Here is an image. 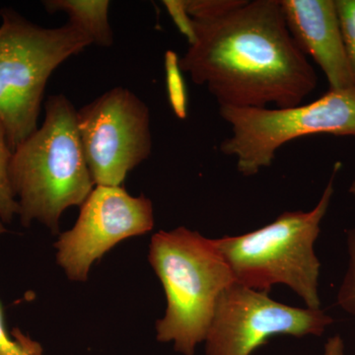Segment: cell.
Here are the masks:
<instances>
[{"instance_id":"cell-8","label":"cell","mask_w":355,"mask_h":355,"mask_svg":"<svg viewBox=\"0 0 355 355\" xmlns=\"http://www.w3.org/2000/svg\"><path fill=\"white\" fill-rule=\"evenodd\" d=\"M335 322L322 309L292 307L273 300L270 292L233 284L217 301L207 355H252L273 336H320Z\"/></svg>"},{"instance_id":"cell-7","label":"cell","mask_w":355,"mask_h":355,"mask_svg":"<svg viewBox=\"0 0 355 355\" xmlns=\"http://www.w3.org/2000/svg\"><path fill=\"white\" fill-rule=\"evenodd\" d=\"M76 121L95 186L121 187L150 156V112L128 89L107 91L78 110Z\"/></svg>"},{"instance_id":"cell-12","label":"cell","mask_w":355,"mask_h":355,"mask_svg":"<svg viewBox=\"0 0 355 355\" xmlns=\"http://www.w3.org/2000/svg\"><path fill=\"white\" fill-rule=\"evenodd\" d=\"M13 151L9 147L6 128L0 121V220L9 223L19 214V205L14 196L9 179V165Z\"/></svg>"},{"instance_id":"cell-13","label":"cell","mask_w":355,"mask_h":355,"mask_svg":"<svg viewBox=\"0 0 355 355\" xmlns=\"http://www.w3.org/2000/svg\"><path fill=\"white\" fill-rule=\"evenodd\" d=\"M166 79L170 103L178 118L187 116V93L180 67V60L175 51H168L165 55Z\"/></svg>"},{"instance_id":"cell-1","label":"cell","mask_w":355,"mask_h":355,"mask_svg":"<svg viewBox=\"0 0 355 355\" xmlns=\"http://www.w3.org/2000/svg\"><path fill=\"white\" fill-rule=\"evenodd\" d=\"M193 22L195 40L180 67L219 108H291L316 89V71L292 38L279 0H241Z\"/></svg>"},{"instance_id":"cell-19","label":"cell","mask_w":355,"mask_h":355,"mask_svg":"<svg viewBox=\"0 0 355 355\" xmlns=\"http://www.w3.org/2000/svg\"><path fill=\"white\" fill-rule=\"evenodd\" d=\"M349 193L352 197L355 198V179L354 180V182H352V184H350Z\"/></svg>"},{"instance_id":"cell-18","label":"cell","mask_w":355,"mask_h":355,"mask_svg":"<svg viewBox=\"0 0 355 355\" xmlns=\"http://www.w3.org/2000/svg\"><path fill=\"white\" fill-rule=\"evenodd\" d=\"M323 355H345V345L342 336L336 335L324 343Z\"/></svg>"},{"instance_id":"cell-5","label":"cell","mask_w":355,"mask_h":355,"mask_svg":"<svg viewBox=\"0 0 355 355\" xmlns=\"http://www.w3.org/2000/svg\"><path fill=\"white\" fill-rule=\"evenodd\" d=\"M0 26V121L14 151L38 130L46 83L72 55L93 44L69 24L40 27L9 9Z\"/></svg>"},{"instance_id":"cell-4","label":"cell","mask_w":355,"mask_h":355,"mask_svg":"<svg viewBox=\"0 0 355 355\" xmlns=\"http://www.w3.org/2000/svg\"><path fill=\"white\" fill-rule=\"evenodd\" d=\"M340 168L336 163L321 198L310 211H286L252 232L214 239L236 284L268 292L275 284H284L302 298L307 308L321 309V263L315 243L335 193Z\"/></svg>"},{"instance_id":"cell-17","label":"cell","mask_w":355,"mask_h":355,"mask_svg":"<svg viewBox=\"0 0 355 355\" xmlns=\"http://www.w3.org/2000/svg\"><path fill=\"white\" fill-rule=\"evenodd\" d=\"M164 6L180 31L188 38L189 44L193 43L195 40V29H193V19L187 12L184 1L167 0V1H164Z\"/></svg>"},{"instance_id":"cell-15","label":"cell","mask_w":355,"mask_h":355,"mask_svg":"<svg viewBox=\"0 0 355 355\" xmlns=\"http://www.w3.org/2000/svg\"><path fill=\"white\" fill-rule=\"evenodd\" d=\"M2 221L0 220V234L6 232ZM0 355H43L38 343L32 342L22 334L9 336L4 324L3 314L0 305Z\"/></svg>"},{"instance_id":"cell-6","label":"cell","mask_w":355,"mask_h":355,"mask_svg":"<svg viewBox=\"0 0 355 355\" xmlns=\"http://www.w3.org/2000/svg\"><path fill=\"white\" fill-rule=\"evenodd\" d=\"M219 114L231 128L220 153L236 159L240 174L252 177L270 167L291 140L318 133L355 137V89L329 90L316 101L291 108L222 107Z\"/></svg>"},{"instance_id":"cell-10","label":"cell","mask_w":355,"mask_h":355,"mask_svg":"<svg viewBox=\"0 0 355 355\" xmlns=\"http://www.w3.org/2000/svg\"><path fill=\"white\" fill-rule=\"evenodd\" d=\"M292 38L328 79L330 90L355 89L336 0H279Z\"/></svg>"},{"instance_id":"cell-9","label":"cell","mask_w":355,"mask_h":355,"mask_svg":"<svg viewBox=\"0 0 355 355\" xmlns=\"http://www.w3.org/2000/svg\"><path fill=\"white\" fill-rule=\"evenodd\" d=\"M154 227L153 205L121 187L96 186L83 203L73 227L55 244L57 263L72 282H87L91 266L116 244Z\"/></svg>"},{"instance_id":"cell-2","label":"cell","mask_w":355,"mask_h":355,"mask_svg":"<svg viewBox=\"0 0 355 355\" xmlns=\"http://www.w3.org/2000/svg\"><path fill=\"white\" fill-rule=\"evenodd\" d=\"M42 127L13 151L9 179L21 223L41 222L57 234L70 207H81L94 190L84 156L76 113L64 95L49 97Z\"/></svg>"},{"instance_id":"cell-3","label":"cell","mask_w":355,"mask_h":355,"mask_svg":"<svg viewBox=\"0 0 355 355\" xmlns=\"http://www.w3.org/2000/svg\"><path fill=\"white\" fill-rule=\"evenodd\" d=\"M148 261L164 288L167 307L156 322V338L193 355L209 333L222 292L235 284L214 239L178 227L151 238Z\"/></svg>"},{"instance_id":"cell-11","label":"cell","mask_w":355,"mask_h":355,"mask_svg":"<svg viewBox=\"0 0 355 355\" xmlns=\"http://www.w3.org/2000/svg\"><path fill=\"white\" fill-rule=\"evenodd\" d=\"M44 6L49 13L67 14L69 25L83 33L93 44L102 46L113 44L108 0H48L44 1Z\"/></svg>"},{"instance_id":"cell-16","label":"cell","mask_w":355,"mask_h":355,"mask_svg":"<svg viewBox=\"0 0 355 355\" xmlns=\"http://www.w3.org/2000/svg\"><path fill=\"white\" fill-rule=\"evenodd\" d=\"M345 51L355 77V0H336Z\"/></svg>"},{"instance_id":"cell-14","label":"cell","mask_w":355,"mask_h":355,"mask_svg":"<svg viewBox=\"0 0 355 355\" xmlns=\"http://www.w3.org/2000/svg\"><path fill=\"white\" fill-rule=\"evenodd\" d=\"M349 263L336 295V304L347 314L355 316V228L347 232Z\"/></svg>"}]
</instances>
